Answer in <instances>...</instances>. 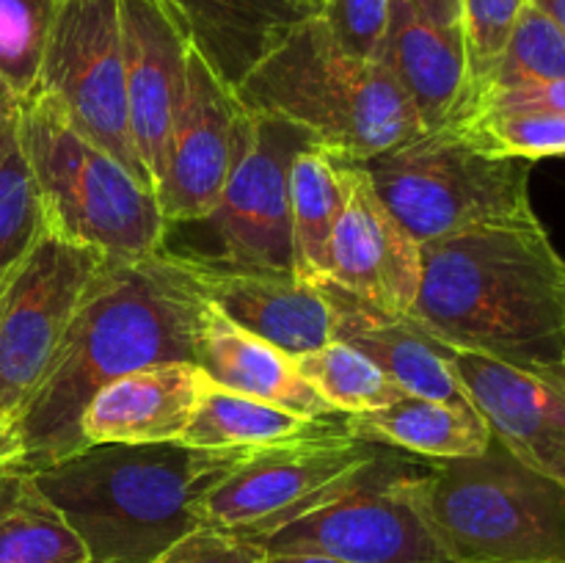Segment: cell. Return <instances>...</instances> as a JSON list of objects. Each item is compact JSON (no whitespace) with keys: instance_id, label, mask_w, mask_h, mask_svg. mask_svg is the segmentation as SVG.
<instances>
[{"instance_id":"6da1fadb","label":"cell","mask_w":565,"mask_h":563,"mask_svg":"<svg viewBox=\"0 0 565 563\" xmlns=\"http://www.w3.org/2000/svg\"><path fill=\"white\" fill-rule=\"evenodd\" d=\"M204 307L191 257L166 246L132 259L108 257L20 408L25 469L83 450L81 417L105 384L149 364L196 362Z\"/></svg>"},{"instance_id":"7a4b0ae2","label":"cell","mask_w":565,"mask_h":563,"mask_svg":"<svg viewBox=\"0 0 565 563\" xmlns=\"http://www.w3.org/2000/svg\"><path fill=\"white\" fill-rule=\"evenodd\" d=\"M408 318L445 346L565 375V259L539 219L423 243Z\"/></svg>"},{"instance_id":"3957f363","label":"cell","mask_w":565,"mask_h":563,"mask_svg":"<svg viewBox=\"0 0 565 563\" xmlns=\"http://www.w3.org/2000/svg\"><path fill=\"white\" fill-rule=\"evenodd\" d=\"M243 456L196 450L182 442H110L83 447L31 475L83 541L88 561L152 563L202 524L199 500Z\"/></svg>"},{"instance_id":"277c9868","label":"cell","mask_w":565,"mask_h":563,"mask_svg":"<svg viewBox=\"0 0 565 563\" xmlns=\"http://www.w3.org/2000/svg\"><path fill=\"white\" fill-rule=\"evenodd\" d=\"M237 97L248 110L279 116L329 152L362 163L425 136L390 64L348 53L320 14L254 66Z\"/></svg>"},{"instance_id":"5b68a950","label":"cell","mask_w":565,"mask_h":563,"mask_svg":"<svg viewBox=\"0 0 565 563\" xmlns=\"http://www.w3.org/2000/svg\"><path fill=\"white\" fill-rule=\"evenodd\" d=\"M17 138L50 230L114 259L166 246L169 226L152 188L88 141L50 94L22 99Z\"/></svg>"},{"instance_id":"8992f818","label":"cell","mask_w":565,"mask_h":563,"mask_svg":"<svg viewBox=\"0 0 565 563\" xmlns=\"http://www.w3.org/2000/svg\"><path fill=\"white\" fill-rule=\"evenodd\" d=\"M419 495L450 563H565V486L497 439L480 456L425 464Z\"/></svg>"},{"instance_id":"52a82bcc","label":"cell","mask_w":565,"mask_h":563,"mask_svg":"<svg viewBox=\"0 0 565 563\" xmlns=\"http://www.w3.org/2000/svg\"><path fill=\"white\" fill-rule=\"evenodd\" d=\"M530 160L491 158L441 130L364 160L379 196L419 246L539 219L530 202Z\"/></svg>"},{"instance_id":"ba28073f","label":"cell","mask_w":565,"mask_h":563,"mask_svg":"<svg viewBox=\"0 0 565 563\" xmlns=\"http://www.w3.org/2000/svg\"><path fill=\"white\" fill-rule=\"evenodd\" d=\"M425 464L384 447L323 502L252 541L265 552H312L348 563H450L425 517Z\"/></svg>"},{"instance_id":"9c48e42d","label":"cell","mask_w":565,"mask_h":563,"mask_svg":"<svg viewBox=\"0 0 565 563\" xmlns=\"http://www.w3.org/2000/svg\"><path fill=\"white\" fill-rule=\"evenodd\" d=\"M312 141L301 127L246 108L218 204L207 219L182 224L204 230L182 257L292 274L290 166Z\"/></svg>"},{"instance_id":"30bf717a","label":"cell","mask_w":565,"mask_h":563,"mask_svg":"<svg viewBox=\"0 0 565 563\" xmlns=\"http://www.w3.org/2000/svg\"><path fill=\"white\" fill-rule=\"evenodd\" d=\"M381 450V445L345 434L342 425L252 450L226 478L204 491L199 522L248 541L259 539L323 502L359 469L375 461Z\"/></svg>"},{"instance_id":"8fae6325","label":"cell","mask_w":565,"mask_h":563,"mask_svg":"<svg viewBox=\"0 0 565 563\" xmlns=\"http://www.w3.org/2000/svg\"><path fill=\"white\" fill-rule=\"evenodd\" d=\"M33 92L50 94L88 141L152 188L132 144L119 0H55Z\"/></svg>"},{"instance_id":"7c38bea8","label":"cell","mask_w":565,"mask_h":563,"mask_svg":"<svg viewBox=\"0 0 565 563\" xmlns=\"http://www.w3.org/2000/svg\"><path fill=\"white\" fill-rule=\"evenodd\" d=\"M105 263L103 252L44 224L0 276V406L20 414Z\"/></svg>"},{"instance_id":"4fadbf2b","label":"cell","mask_w":565,"mask_h":563,"mask_svg":"<svg viewBox=\"0 0 565 563\" xmlns=\"http://www.w3.org/2000/svg\"><path fill=\"white\" fill-rule=\"evenodd\" d=\"M342 208L331 241V282L348 296L408 318L423 279V246L392 215L362 160L337 155Z\"/></svg>"},{"instance_id":"5bb4252c","label":"cell","mask_w":565,"mask_h":563,"mask_svg":"<svg viewBox=\"0 0 565 563\" xmlns=\"http://www.w3.org/2000/svg\"><path fill=\"white\" fill-rule=\"evenodd\" d=\"M243 114L241 97L193 47L158 185L166 226L196 224L213 213L235 160Z\"/></svg>"},{"instance_id":"9a60e30c","label":"cell","mask_w":565,"mask_h":563,"mask_svg":"<svg viewBox=\"0 0 565 563\" xmlns=\"http://www.w3.org/2000/svg\"><path fill=\"white\" fill-rule=\"evenodd\" d=\"M469 403L513 458L565 486V375L447 346Z\"/></svg>"},{"instance_id":"2e32d148","label":"cell","mask_w":565,"mask_h":563,"mask_svg":"<svg viewBox=\"0 0 565 563\" xmlns=\"http://www.w3.org/2000/svg\"><path fill=\"white\" fill-rule=\"evenodd\" d=\"M119 14L132 144L158 196L193 42L171 0H119Z\"/></svg>"},{"instance_id":"e0dca14e","label":"cell","mask_w":565,"mask_h":563,"mask_svg":"<svg viewBox=\"0 0 565 563\" xmlns=\"http://www.w3.org/2000/svg\"><path fill=\"white\" fill-rule=\"evenodd\" d=\"M193 263L207 301L287 357H301L334 340V304L326 285L298 279L290 270Z\"/></svg>"},{"instance_id":"ac0fdd59","label":"cell","mask_w":565,"mask_h":563,"mask_svg":"<svg viewBox=\"0 0 565 563\" xmlns=\"http://www.w3.org/2000/svg\"><path fill=\"white\" fill-rule=\"evenodd\" d=\"M213 381L196 362H160L105 384L81 417L88 445L180 442Z\"/></svg>"},{"instance_id":"d6986e66","label":"cell","mask_w":565,"mask_h":563,"mask_svg":"<svg viewBox=\"0 0 565 563\" xmlns=\"http://www.w3.org/2000/svg\"><path fill=\"white\" fill-rule=\"evenodd\" d=\"M384 61L395 72L425 132L456 125L472 97L467 42L461 25H439L390 3Z\"/></svg>"},{"instance_id":"ffe728a7","label":"cell","mask_w":565,"mask_h":563,"mask_svg":"<svg viewBox=\"0 0 565 563\" xmlns=\"http://www.w3.org/2000/svg\"><path fill=\"white\" fill-rule=\"evenodd\" d=\"M326 287L334 304V340L367 353L406 395L445 403L469 401L445 342L419 329L412 318L370 307L334 285Z\"/></svg>"},{"instance_id":"44dd1931","label":"cell","mask_w":565,"mask_h":563,"mask_svg":"<svg viewBox=\"0 0 565 563\" xmlns=\"http://www.w3.org/2000/svg\"><path fill=\"white\" fill-rule=\"evenodd\" d=\"M196 364L215 386L290 408L309 419H334V408L303 381L292 357L226 318L207 301L196 337Z\"/></svg>"},{"instance_id":"7402d4cb","label":"cell","mask_w":565,"mask_h":563,"mask_svg":"<svg viewBox=\"0 0 565 563\" xmlns=\"http://www.w3.org/2000/svg\"><path fill=\"white\" fill-rule=\"evenodd\" d=\"M193 47L237 94L259 61L268 59L301 22L320 14L312 0H171Z\"/></svg>"},{"instance_id":"603a6c76","label":"cell","mask_w":565,"mask_h":563,"mask_svg":"<svg viewBox=\"0 0 565 563\" xmlns=\"http://www.w3.org/2000/svg\"><path fill=\"white\" fill-rule=\"evenodd\" d=\"M345 434L370 445L412 453L425 461L480 456L491 445V428L472 403H445L419 395L342 419Z\"/></svg>"},{"instance_id":"cb8c5ba5","label":"cell","mask_w":565,"mask_h":563,"mask_svg":"<svg viewBox=\"0 0 565 563\" xmlns=\"http://www.w3.org/2000/svg\"><path fill=\"white\" fill-rule=\"evenodd\" d=\"M342 208L337 155L307 144L290 166L292 274L312 285L331 282V241Z\"/></svg>"},{"instance_id":"d4e9b609","label":"cell","mask_w":565,"mask_h":563,"mask_svg":"<svg viewBox=\"0 0 565 563\" xmlns=\"http://www.w3.org/2000/svg\"><path fill=\"white\" fill-rule=\"evenodd\" d=\"M326 428H331V419H309L290 408L210 384L180 442L196 450L248 453L303 439Z\"/></svg>"},{"instance_id":"484cf974","label":"cell","mask_w":565,"mask_h":563,"mask_svg":"<svg viewBox=\"0 0 565 563\" xmlns=\"http://www.w3.org/2000/svg\"><path fill=\"white\" fill-rule=\"evenodd\" d=\"M0 563H92L31 469H0Z\"/></svg>"},{"instance_id":"4316f807","label":"cell","mask_w":565,"mask_h":563,"mask_svg":"<svg viewBox=\"0 0 565 563\" xmlns=\"http://www.w3.org/2000/svg\"><path fill=\"white\" fill-rule=\"evenodd\" d=\"M296 370L337 414H364L401 401L406 392L359 348L342 340L292 357Z\"/></svg>"},{"instance_id":"83f0119b","label":"cell","mask_w":565,"mask_h":563,"mask_svg":"<svg viewBox=\"0 0 565 563\" xmlns=\"http://www.w3.org/2000/svg\"><path fill=\"white\" fill-rule=\"evenodd\" d=\"M441 132L461 138L491 158L541 160L565 155V114L519 110V114H480L456 121Z\"/></svg>"},{"instance_id":"f1b7e54d","label":"cell","mask_w":565,"mask_h":563,"mask_svg":"<svg viewBox=\"0 0 565 563\" xmlns=\"http://www.w3.org/2000/svg\"><path fill=\"white\" fill-rule=\"evenodd\" d=\"M565 77V31L552 22L544 11L527 3L508 36L505 50L497 61L494 72L486 77L483 86L472 94L502 92V88L535 86V83L563 81ZM469 99V103H472ZM469 108V105H467ZM467 114V110H463Z\"/></svg>"},{"instance_id":"f546056e","label":"cell","mask_w":565,"mask_h":563,"mask_svg":"<svg viewBox=\"0 0 565 563\" xmlns=\"http://www.w3.org/2000/svg\"><path fill=\"white\" fill-rule=\"evenodd\" d=\"M53 11L55 0H0V83L20 103L36 88Z\"/></svg>"},{"instance_id":"4dcf8cb0","label":"cell","mask_w":565,"mask_h":563,"mask_svg":"<svg viewBox=\"0 0 565 563\" xmlns=\"http://www.w3.org/2000/svg\"><path fill=\"white\" fill-rule=\"evenodd\" d=\"M42 226L36 182L14 132L0 147V276L31 248Z\"/></svg>"},{"instance_id":"1f68e13d","label":"cell","mask_w":565,"mask_h":563,"mask_svg":"<svg viewBox=\"0 0 565 563\" xmlns=\"http://www.w3.org/2000/svg\"><path fill=\"white\" fill-rule=\"evenodd\" d=\"M527 3L530 0H461V31L472 72V94L494 72L508 36Z\"/></svg>"},{"instance_id":"d6a6232c","label":"cell","mask_w":565,"mask_h":563,"mask_svg":"<svg viewBox=\"0 0 565 563\" xmlns=\"http://www.w3.org/2000/svg\"><path fill=\"white\" fill-rule=\"evenodd\" d=\"M320 20L331 36L359 59H384L390 0H323Z\"/></svg>"},{"instance_id":"836d02e7","label":"cell","mask_w":565,"mask_h":563,"mask_svg":"<svg viewBox=\"0 0 565 563\" xmlns=\"http://www.w3.org/2000/svg\"><path fill=\"white\" fill-rule=\"evenodd\" d=\"M265 550L230 530L199 524L177 539L152 563H263Z\"/></svg>"},{"instance_id":"e575fe53","label":"cell","mask_w":565,"mask_h":563,"mask_svg":"<svg viewBox=\"0 0 565 563\" xmlns=\"http://www.w3.org/2000/svg\"><path fill=\"white\" fill-rule=\"evenodd\" d=\"M519 110H552V114H565V77L563 81L535 83V86L478 94L469 103L467 114L461 119L480 114H519Z\"/></svg>"},{"instance_id":"d590c367","label":"cell","mask_w":565,"mask_h":563,"mask_svg":"<svg viewBox=\"0 0 565 563\" xmlns=\"http://www.w3.org/2000/svg\"><path fill=\"white\" fill-rule=\"evenodd\" d=\"M25 467V439H22L20 414L0 406V469Z\"/></svg>"},{"instance_id":"8d00e7d4","label":"cell","mask_w":565,"mask_h":563,"mask_svg":"<svg viewBox=\"0 0 565 563\" xmlns=\"http://www.w3.org/2000/svg\"><path fill=\"white\" fill-rule=\"evenodd\" d=\"M390 3L408 6L414 14L439 25H461V0H390Z\"/></svg>"},{"instance_id":"74e56055","label":"cell","mask_w":565,"mask_h":563,"mask_svg":"<svg viewBox=\"0 0 565 563\" xmlns=\"http://www.w3.org/2000/svg\"><path fill=\"white\" fill-rule=\"evenodd\" d=\"M17 116H20V99L0 83V147L6 144V138L17 132Z\"/></svg>"},{"instance_id":"f35d334b","label":"cell","mask_w":565,"mask_h":563,"mask_svg":"<svg viewBox=\"0 0 565 563\" xmlns=\"http://www.w3.org/2000/svg\"><path fill=\"white\" fill-rule=\"evenodd\" d=\"M263 563H348L340 557L312 555V552H265Z\"/></svg>"},{"instance_id":"ab89813d","label":"cell","mask_w":565,"mask_h":563,"mask_svg":"<svg viewBox=\"0 0 565 563\" xmlns=\"http://www.w3.org/2000/svg\"><path fill=\"white\" fill-rule=\"evenodd\" d=\"M530 3L539 11H544L552 22H557L565 31V0H530Z\"/></svg>"},{"instance_id":"60d3db41","label":"cell","mask_w":565,"mask_h":563,"mask_svg":"<svg viewBox=\"0 0 565 563\" xmlns=\"http://www.w3.org/2000/svg\"><path fill=\"white\" fill-rule=\"evenodd\" d=\"M312 3H318V6H323V0H312Z\"/></svg>"}]
</instances>
